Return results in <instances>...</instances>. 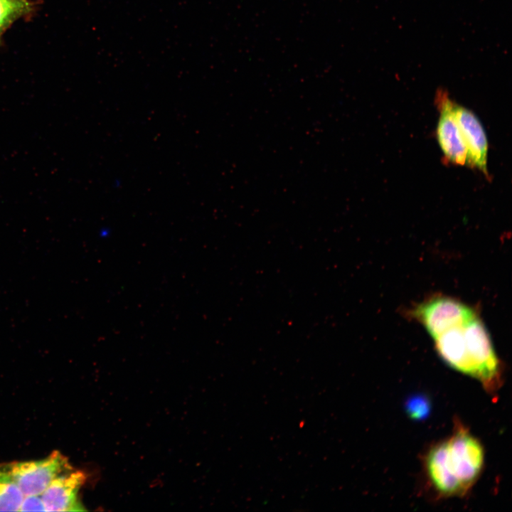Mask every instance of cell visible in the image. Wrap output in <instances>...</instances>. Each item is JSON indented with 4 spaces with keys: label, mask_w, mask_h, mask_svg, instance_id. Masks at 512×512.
<instances>
[{
    "label": "cell",
    "mask_w": 512,
    "mask_h": 512,
    "mask_svg": "<svg viewBox=\"0 0 512 512\" xmlns=\"http://www.w3.org/2000/svg\"><path fill=\"white\" fill-rule=\"evenodd\" d=\"M452 108L466 145L467 165L478 169L489 177L488 140L480 120L471 110L454 101Z\"/></svg>",
    "instance_id": "cell-5"
},
{
    "label": "cell",
    "mask_w": 512,
    "mask_h": 512,
    "mask_svg": "<svg viewBox=\"0 0 512 512\" xmlns=\"http://www.w3.org/2000/svg\"><path fill=\"white\" fill-rule=\"evenodd\" d=\"M23 496L7 463L0 464V511H19Z\"/></svg>",
    "instance_id": "cell-7"
},
{
    "label": "cell",
    "mask_w": 512,
    "mask_h": 512,
    "mask_svg": "<svg viewBox=\"0 0 512 512\" xmlns=\"http://www.w3.org/2000/svg\"><path fill=\"white\" fill-rule=\"evenodd\" d=\"M19 511H46L41 495H25Z\"/></svg>",
    "instance_id": "cell-10"
},
{
    "label": "cell",
    "mask_w": 512,
    "mask_h": 512,
    "mask_svg": "<svg viewBox=\"0 0 512 512\" xmlns=\"http://www.w3.org/2000/svg\"><path fill=\"white\" fill-rule=\"evenodd\" d=\"M85 475L71 468L57 476L41 494L46 511H82L79 491Z\"/></svg>",
    "instance_id": "cell-6"
},
{
    "label": "cell",
    "mask_w": 512,
    "mask_h": 512,
    "mask_svg": "<svg viewBox=\"0 0 512 512\" xmlns=\"http://www.w3.org/2000/svg\"><path fill=\"white\" fill-rule=\"evenodd\" d=\"M432 338L439 356L452 368L477 380L491 394L503 382V367L478 313L449 296L431 297L409 313Z\"/></svg>",
    "instance_id": "cell-1"
},
{
    "label": "cell",
    "mask_w": 512,
    "mask_h": 512,
    "mask_svg": "<svg viewBox=\"0 0 512 512\" xmlns=\"http://www.w3.org/2000/svg\"><path fill=\"white\" fill-rule=\"evenodd\" d=\"M484 464L482 444L457 421L452 434L433 445L425 460L427 476L443 497L466 495L479 477Z\"/></svg>",
    "instance_id": "cell-2"
},
{
    "label": "cell",
    "mask_w": 512,
    "mask_h": 512,
    "mask_svg": "<svg viewBox=\"0 0 512 512\" xmlns=\"http://www.w3.org/2000/svg\"><path fill=\"white\" fill-rule=\"evenodd\" d=\"M435 104L440 112L437 126V137L444 159L449 163L463 166L467 164V151L459 125L453 114L448 92L437 90Z\"/></svg>",
    "instance_id": "cell-4"
},
{
    "label": "cell",
    "mask_w": 512,
    "mask_h": 512,
    "mask_svg": "<svg viewBox=\"0 0 512 512\" xmlns=\"http://www.w3.org/2000/svg\"><path fill=\"white\" fill-rule=\"evenodd\" d=\"M430 410V403L427 398L422 395L411 398L406 404V411L408 415L414 420H422L426 417Z\"/></svg>",
    "instance_id": "cell-9"
},
{
    "label": "cell",
    "mask_w": 512,
    "mask_h": 512,
    "mask_svg": "<svg viewBox=\"0 0 512 512\" xmlns=\"http://www.w3.org/2000/svg\"><path fill=\"white\" fill-rule=\"evenodd\" d=\"M7 464L24 496L41 495L57 476L73 468L67 457L58 450L38 460Z\"/></svg>",
    "instance_id": "cell-3"
},
{
    "label": "cell",
    "mask_w": 512,
    "mask_h": 512,
    "mask_svg": "<svg viewBox=\"0 0 512 512\" xmlns=\"http://www.w3.org/2000/svg\"><path fill=\"white\" fill-rule=\"evenodd\" d=\"M28 9V3L25 0H0V36Z\"/></svg>",
    "instance_id": "cell-8"
}]
</instances>
